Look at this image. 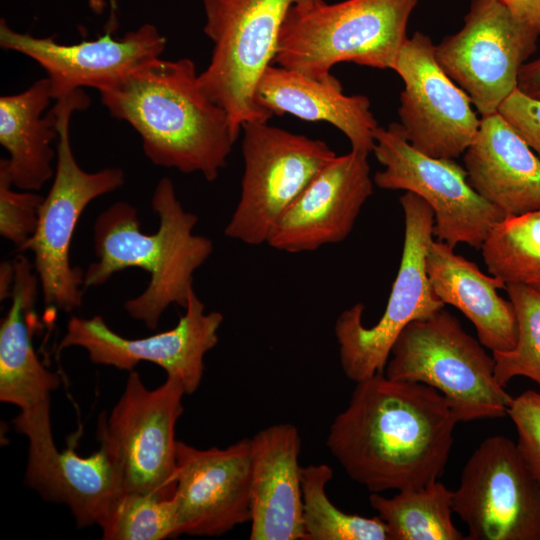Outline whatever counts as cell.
Segmentation results:
<instances>
[{"instance_id":"cell-1","label":"cell","mask_w":540,"mask_h":540,"mask_svg":"<svg viewBox=\"0 0 540 540\" xmlns=\"http://www.w3.org/2000/svg\"><path fill=\"white\" fill-rule=\"evenodd\" d=\"M457 423L436 389L380 372L356 382L326 445L346 474L371 493L419 489L442 476Z\"/></svg>"},{"instance_id":"cell-2","label":"cell","mask_w":540,"mask_h":540,"mask_svg":"<svg viewBox=\"0 0 540 540\" xmlns=\"http://www.w3.org/2000/svg\"><path fill=\"white\" fill-rule=\"evenodd\" d=\"M198 75L191 59L157 58L99 93L111 116L139 134L154 165L199 172L211 182L238 136L225 110L203 92Z\"/></svg>"},{"instance_id":"cell-3","label":"cell","mask_w":540,"mask_h":540,"mask_svg":"<svg viewBox=\"0 0 540 540\" xmlns=\"http://www.w3.org/2000/svg\"><path fill=\"white\" fill-rule=\"evenodd\" d=\"M152 209L159 217L155 233L141 229L137 210L118 201L102 211L93 225L97 261L84 272V288L101 286L113 274L139 268L150 275L145 290L124 302L129 316L155 330L171 304L185 308L193 288L194 272L213 252V242L196 235L198 217L186 211L168 177L157 183Z\"/></svg>"},{"instance_id":"cell-4","label":"cell","mask_w":540,"mask_h":540,"mask_svg":"<svg viewBox=\"0 0 540 540\" xmlns=\"http://www.w3.org/2000/svg\"><path fill=\"white\" fill-rule=\"evenodd\" d=\"M418 1L295 5L286 14L273 62L319 79L341 62L393 70Z\"/></svg>"},{"instance_id":"cell-5","label":"cell","mask_w":540,"mask_h":540,"mask_svg":"<svg viewBox=\"0 0 540 540\" xmlns=\"http://www.w3.org/2000/svg\"><path fill=\"white\" fill-rule=\"evenodd\" d=\"M89 96L78 89L56 100L52 112L58 138L52 186L40 208L35 234L24 246L34 256V270L47 307L63 312L79 308L84 295V271L72 266L70 247L79 218L94 199L113 192L125 182L120 168L96 172L83 170L76 161L70 141V120L76 111L86 109Z\"/></svg>"},{"instance_id":"cell-6","label":"cell","mask_w":540,"mask_h":540,"mask_svg":"<svg viewBox=\"0 0 540 540\" xmlns=\"http://www.w3.org/2000/svg\"><path fill=\"white\" fill-rule=\"evenodd\" d=\"M460 321L442 308L408 324L394 342L384 373L440 392L458 422L508 416L512 398L494 374L495 361Z\"/></svg>"},{"instance_id":"cell-7","label":"cell","mask_w":540,"mask_h":540,"mask_svg":"<svg viewBox=\"0 0 540 540\" xmlns=\"http://www.w3.org/2000/svg\"><path fill=\"white\" fill-rule=\"evenodd\" d=\"M321 1L203 0V30L213 49L198 79L203 92L227 113L236 136L243 124L268 122L273 116L258 105L256 88L274 60L287 12Z\"/></svg>"},{"instance_id":"cell-8","label":"cell","mask_w":540,"mask_h":540,"mask_svg":"<svg viewBox=\"0 0 540 540\" xmlns=\"http://www.w3.org/2000/svg\"><path fill=\"white\" fill-rule=\"evenodd\" d=\"M404 213L400 266L385 311L372 327L363 324L364 305L341 312L334 333L345 376L356 382L384 372L392 346L411 322L445 307L434 293L426 271V254L433 238L434 213L419 196L406 191L399 199Z\"/></svg>"},{"instance_id":"cell-9","label":"cell","mask_w":540,"mask_h":540,"mask_svg":"<svg viewBox=\"0 0 540 540\" xmlns=\"http://www.w3.org/2000/svg\"><path fill=\"white\" fill-rule=\"evenodd\" d=\"M241 131V193L224 234L257 246L267 243L283 213L336 154L324 141L268 122H247Z\"/></svg>"},{"instance_id":"cell-10","label":"cell","mask_w":540,"mask_h":540,"mask_svg":"<svg viewBox=\"0 0 540 540\" xmlns=\"http://www.w3.org/2000/svg\"><path fill=\"white\" fill-rule=\"evenodd\" d=\"M186 394L181 382L167 376L148 389L136 371L110 414L99 417L100 445L119 467L124 492L172 497L177 484L175 427Z\"/></svg>"},{"instance_id":"cell-11","label":"cell","mask_w":540,"mask_h":540,"mask_svg":"<svg viewBox=\"0 0 540 540\" xmlns=\"http://www.w3.org/2000/svg\"><path fill=\"white\" fill-rule=\"evenodd\" d=\"M372 152L384 167L373 176L385 190H405L433 210V237L454 247L480 248L491 228L504 215L469 184L464 167L454 159L434 158L414 149L399 123L377 127Z\"/></svg>"},{"instance_id":"cell-12","label":"cell","mask_w":540,"mask_h":540,"mask_svg":"<svg viewBox=\"0 0 540 540\" xmlns=\"http://www.w3.org/2000/svg\"><path fill=\"white\" fill-rule=\"evenodd\" d=\"M539 36L500 1L471 0L462 28L435 45V56L486 117L517 89L520 69L536 51Z\"/></svg>"},{"instance_id":"cell-13","label":"cell","mask_w":540,"mask_h":540,"mask_svg":"<svg viewBox=\"0 0 540 540\" xmlns=\"http://www.w3.org/2000/svg\"><path fill=\"white\" fill-rule=\"evenodd\" d=\"M452 510L467 526L465 540H540V486L505 436L484 439L469 457Z\"/></svg>"},{"instance_id":"cell-14","label":"cell","mask_w":540,"mask_h":540,"mask_svg":"<svg viewBox=\"0 0 540 540\" xmlns=\"http://www.w3.org/2000/svg\"><path fill=\"white\" fill-rule=\"evenodd\" d=\"M184 314L175 327L148 337L129 339L114 332L101 315L71 317L57 351L84 348L92 363L132 371L141 361L154 363L167 376L178 379L186 394L198 389L204 372V357L218 343L223 315L206 312L192 289Z\"/></svg>"},{"instance_id":"cell-15","label":"cell","mask_w":540,"mask_h":540,"mask_svg":"<svg viewBox=\"0 0 540 540\" xmlns=\"http://www.w3.org/2000/svg\"><path fill=\"white\" fill-rule=\"evenodd\" d=\"M393 70L404 82L398 115L406 140L430 157L461 156L474 140L481 117L439 65L432 39L421 32L408 37Z\"/></svg>"},{"instance_id":"cell-16","label":"cell","mask_w":540,"mask_h":540,"mask_svg":"<svg viewBox=\"0 0 540 540\" xmlns=\"http://www.w3.org/2000/svg\"><path fill=\"white\" fill-rule=\"evenodd\" d=\"M12 423L28 439L26 485L45 500L65 504L78 528L100 525L124 493L121 471L109 452L101 445L87 457L73 446L59 451L50 402L20 411Z\"/></svg>"},{"instance_id":"cell-17","label":"cell","mask_w":540,"mask_h":540,"mask_svg":"<svg viewBox=\"0 0 540 540\" xmlns=\"http://www.w3.org/2000/svg\"><path fill=\"white\" fill-rule=\"evenodd\" d=\"M0 45L36 61L46 72L54 100L82 87L110 89L149 62L160 58L166 39L152 24H144L121 38L107 30L95 40L61 44L54 37L19 33L0 21Z\"/></svg>"},{"instance_id":"cell-18","label":"cell","mask_w":540,"mask_h":540,"mask_svg":"<svg viewBox=\"0 0 540 540\" xmlns=\"http://www.w3.org/2000/svg\"><path fill=\"white\" fill-rule=\"evenodd\" d=\"M180 534L214 537L251 519V442L199 449L177 441Z\"/></svg>"},{"instance_id":"cell-19","label":"cell","mask_w":540,"mask_h":540,"mask_svg":"<svg viewBox=\"0 0 540 540\" xmlns=\"http://www.w3.org/2000/svg\"><path fill=\"white\" fill-rule=\"evenodd\" d=\"M373 184L367 153L336 155L283 213L266 244L300 253L345 240Z\"/></svg>"},{"instance_id":"cell-20","label":"cell","mask_w":540,"mask_h":540,"mask_svg":"<svg viewBox=\"0 0 540 540\" xmlns=\"http://www.w3.org/2000/svg\"><path fill=\"white\" fill-rule=\"evenodd\" d=\"M251 442L250 540H303L299 455L301 437L291 423L258 431Z\"/></svg>"},{"instance_id":"cell-21","label":"cell","mask_w":540,"mask_h":540,"mask_svg":"<svg viewBox=\"0 0 540 540\" xmlns=\"http://www.w3.org/2000/svg\"><path fill=\"white\" fill-rule=\"evenodd\" d=\"M463 154L469 184L504 217L540 208V159L498 112L481 117Z\"/></svg>"},{"instance_id":"cell-22","label":"cell","mask_w":540,"mask_h":540,"mask_svg":"<svg viewBox=\"0 0 540 540\" xmlns=\"http://www.w3.org/2000/svg\"><path fill=\"white\" fill-rule=\"evenodd\" d=\"M258 105L270 114H291L307 121H325L339 129L351 149L369 154L378 123L364 95H345L340 81L329 74L312 78L278 65H269L256 88Z\"/></svg>"},{"instance_id":"cell-23","label":"cell","mask_w":540,"mask_h":540,"mask_svg":"<svg viewBox=\"0 0 540 540\" xmlns=\"http://www.w3.org/2000/svg\"><path fill=\"white\" fill-rule=\"evenodd\" d=\"M426 271L436 296L464 314L484 347L499 352L515 346L513 305L497 293L505 289V283L484 274L476 264L455 253L454 247L435 239L427 249Z\"/></svg>"},{"instance_id":"cell-24","label":"cell","mask_w":540,"mask_h":540,"mask_svg":"<svg viewBox=\"0 0 540 540\" xmlns=\"http://www.w3.org/2000/svg\"><path fill=\"white\" fill-rule=\"evenodd\" d=\"M12 264L11 305L0 325V401L22 411L50 402L61 378L41 363L32 344L29 320L40 289L34 266L23 254Z\"/></svg>"},{"instance_id":"cell-25","label":"cell","mask_w":540,"mask_h":540,"mask_svg":"<svg viewBox=\"0 0 540 540\" xmlns=\"http://www.w3.org/2000/svg\"><path fill=\"white\" fill-rule=\"evenodd\" d=\"M52 99L48 78L0 98V144L9 154L7 168L18 190L37 191L54 176L56 118L52 110L42 117Z\"/></svg>"},{"instance_id":"cell-26","label":"cell","mask_w":540,"mask_h":540,"mask_svg":"<svg viewBox=\"0 0 540 540\" xmlns=\"http://www.w3.org/2000/svg\"><path fill=\"white\" fill-rule=\"evenodd\" d=\"M453 491L439 480L391 498L372 493L371 507L385 523L389 540H465L452 522Z\"/></svg>"},{"instance_id":"cell-27","label":"cell","mask_w":540,"mask_h":540,"mask_svg":"<svg viewBox=\"0 0 540 540\" xmlns=\"http://www.w3.org/2000/svg\"><path fill=\"white\" fill-rule=\"evenodd\" d=\"M480 248L490 275L540 293V208L502 218Z\"/></svg>"},{"instance_id":"cell-28","label":"cell","mask_w":540,"mask_h":540,"mask_svg":"<svg viewBox=\"0 0 540 540\" xmlns=\"http://www.w3.org/2000/svg\"><path fill=\"white\" fill-rule=\"evenodd\" d=\"M303 500V540H389L387 527L379 516L363 517L337 508L326 493L333 477L325 464L301 466Z\"/></svg>"},{"instance_id":"cell-29","label":"cell","mask_w":540,"mask_h":540,"mask_svg":"<svg viewBox=\"0 0 540 540\" xmlns=\"http://www.w3.org/2000/svg\"><path fill=\"white\" fill-rule=\"evenodd\" d=\"M104 540H162L180 535L175 496L124 492L99 525Z\"/></svg>"},{"instance_id":"cell-30","label":"cell","mask_w":540,"mask_h":540,"mask_svg":"<svg viewBox=\"0 0 540 540\" xmlns=\"http://www.w3.org/2000/svg\"><path fill=\"white\" fill-rule=\"evenodd\" d=\"M517 321V341L508 351L492 352L497 382L505 387L514 377L540 385V293L520 284L505 287Z\"/></svg>"},{"instance_id":"cell-31","label":"cell","mask_w":540,"mask_h":540,"mask_svg":"<svg viewBox=\"0 0 540 540\" xmlns=\"http://www.w3.org/2000/svg\"><path fill=\"white\" fill-rule=\"evenodd\" d=\"M44 196L35 191H17L6 158L0 160V235L22 252L36 232Z\"/></svg>"},{"instance_id":"cell-32","label":"cell","mask_w":540,"mask_h":540,"mask_svg":"<svg viewBox=\"0 0 540 540\" xmlns=\"http://www.w3.org/2000/svg\"><path fill=\"white\" fill-rule=\"evenodd\" d=\"M508 416L517 431V448L540 486V392L526 390L512 398Z\"/></svg>"},{"instance_id":"cell-33","label":"cell","mask_w":540,"mask_h":540,"mask_svg":"<svg viewBox=\"0 0 540 540\" xmlns=\"http://www.w3.org/2000/svg\"><path fill=\"white\" fill-rule=\"evenodd\" d=\"M498 113L523 137L540 159V100L518 88L501 104Z\"/></svg>"},{"instance_id":"cell-34","label":"cell","mask_w":540,"mask_h":540,"mask_svg":"<svg viewBox=\"0 0 540 540\" xmlns=\"http://www.w3.org/2000/svg\"><path fill=\"white\" fill-rule=\"evenodd\" d=\"M521 22L540 35V0H498Z\"/></svg>"},{"instance_id":"cell-35","label":"cell","mask_w":540,"mask_h":540,"mask_svg":"<svg viewBox=\"0 0 540 540\" xmlns=\"http://www.w3.org/2000/svg\"><path fill=\"white\" fill-rule=\"evenodd\" d=\"M517 88L523 94L540 100V56L522 66Z\"/></svg>"},{"instance_id":"cell-36","label":"cell","mask_w":540,"mask_h":540,"mask_svg":"<svg viewBox=\"0 0 540 540\" xmlns=\"http://www.w3.org/2000/svg\"><path fill=\"white\" fill-rule=\"evenodd\" d=\"M13 281L12 261H4L0 266V299L5 300L10 297L11 285Z\"/></svg>"},{"instance_id":"cell-37","label":"cell","mask_w":540,"mask_h":540,"mask_svg":"<svg viewBox=\"0 0 540 540\" xmlns=\"http://www.w3.org/2000/svg\"><path fill=\"white\" fill-rule=\"evenodd\" d=\"M89 4L91 6V8L95 11V12H101L103 7H104V1L103 0H89Z\"/></svg>"}]
</instances>
